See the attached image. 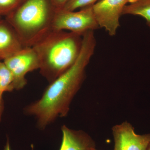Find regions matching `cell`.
Instances as JSON below:
<instances>
[{
	"instance_id": "cell-1",
	"label": "cell",
	"mask_w": 150,
	"mask_h": 150,
	"mask_svg": "<svg viewBox=\"0 0 150 150\" xmlns=\"http://www.w3.org/2000/svg\"><path fill=\"white\" fill-rule=\"evenodd\" d=\"M96 45L93 30L83 34L80 52L74 64L49 84L40 99L25 108V113L35 117L39 129L43 130L58 117L68 114L71 103L85 79L86 69Z\"/></svg>"
},
{
	"instance_id": "cell-2",
	"label": "cell",
	"mask_w": 150,
	"mask_h": 150,
	"mask_svg": "<svg viewBox=\"0 0 150 150\" xmlns=\"http://www.w3.org/2000/svg\"><path fill=\"white\" fill-rule=\"evenodd\" d=\"M82 35L52 29L32 46L40 62V73L49 83L69 69L79 55Z\"/></svg>"
},
{
	"instance_id": "cell-3",
	"label": "cell",
	"mask_w": 150,
	"mask_h": 150,
	"mask_svg": "<svg viewBox=\"0 0 150 150\" xmlns=\"http://www.w3.org/2000/svg\"><path fill=\"white\" fill-rule=\"evenodd\" d=\"M56 12L51 0H23L6 19L24 47H32L52 29Z\"/></svg>"
},
{
	"instance_id": "cell-4",
	"label": "cell",
	"mask_w": 150,
	"mask_h": 150,
	"mask_svg": "<svg viewBox=\"0 0 150 150\" xmlns=\"http://www.w3.org/2000/svg\"><path fill=\"white\" fill-rule=\"evenodd\" d=\"M99 28L92 6L78 11H56L52 25V29L68 30L81 35L89 30L94 31Z\"/></svg>"
},
{
	"instance_id": "cell-5",
	"label": "cell",
	"mask_w": 150,
	"mask_h": 150,
	"mask_svg": "<svg viewBox=\"0 0 150 150\" xmlns=\"http://www.w3.org/2000/svg\"><path fill=\"white\" fill-rule=\"evenodd\" d=\"M3 62L13 75V89L16 90L27 84L25 77L28 73L40 68L39 59L32 47H25Z\"/></svg>"
},
{
	"instance_id": "cell-6",
	"label": "cell",
	"mask_w": 150,
	"mask_h": 150,
	"mask_svg": "<svg viewBox=\"0 0 150 150\" xmlns=\"http://www.w3.org/2000/svg\"><path fill=\"white\" fill-rule=\"evenodd\" d=\"M130 0H99L92 6L94 14L100 28L110 36H114L120 26L123 9Z\"/></svg>"
},
{
	"instance_id": "cell-7",
	"label": "cell",
	"mask_w": 150,
	"mask_h": 150,
	"mask_svg": "<svg viewBox=\"0 0 150 150\" xmlns=\"http://www.w3.org/2000/svg\"><path fill=\"white\" fill-rule=\"evenodd\" d=\"M113 150H146L150 143V134L139 135L131 123L125 121L112 127Z\"/></svg>"
},
{
	"instance_id": "cell-8",
	"label": "cell",
	"mask_w": 150,
	"mask_h": 150,
	"mask_svg": "<svg viewBox=\"0 0 150 150\" xmlns=\"http://www.w3.org/2000/svg\"><path fill=\"white\" fill-rule=\"evenodd\" d=\"M62 142L59 150H96L95 141L82 130H75L62 126Z\"/></svg>"
},
{
	"instance_id": "cell-9",
	"label": "cell",
	"mask_w": 150,
	"mask_h": 150,
	"mask_svg": "<svg viewBox=\"0 0 150 150\" xmlns=\"http://www.w3.org/2000/svg\"><path fill=\"white\" fill-rule=\"evenodd\" d=\"M25 48L15 30L6 19L0 20V61Z\"/></svg>"
},
{
	"instance_id": "cell-10",
	"label": "cell",
	"mask_w": 150,
	"mask_h": 150,
	"mask_svg": "<svg viewBox=\"0 0 150 150\" xmlns=\"http://www.w3.org/2000/svg\"><path fill=\"white\" fill-rule=\"evenodd\" d=\"M123 15L142 17L150 28V0H130L123 9Z\"/></svg>"
},
{
	"instance_id": "cell-11",
	"label": "cell",
	"mask_w": 150,
	"mask_h": 150,
	"mask_svg": "<svg viewBox=\"0 0 150 150\" xmlns=\"http://www.w3.org/2000/svg\"><path fill=\"white\" fill-rule=\"evenodd\" d=\"M13 80L11 71L4 62L0 61V93L13 91Z\"/></svg>"
},
{
	"instance_id": "cell-12",
	"label": "cell",
	"mask_w": 150,
	"mask_h": 150,
	"mask_svg": "<svg viewBox=\"0 0 150 150\" xmlns=\"http://www.w3.org/2000/svg\"><path fill=\"white\" fill-rule=\"evenodd\" d=\"M99 1V0H70L60 10L75 11L78 9H81L90 6H92Z\"/></svg>"
},
{
	"instance_id": "cell-13",
	"label": "cell",
	"mask_w": 150,
	"mask_h": 150,
	"mask_svg": "<svg viewBox=\"0 0 150 150\" xmlns=\"http://www.w3.org/2000/svg\"><path fill=\"white\" fill-rule=\"evenodd\" d=\"M23 0H0V15H8L20 4Z\"/></svg>"
},
{
	"instance_id": "cell-14",
	"label": "cell",
	"mask_w": 150,
	"mask_h": 150,
	"mask_svg": "<svg viewBox=\"0 0 150 150\" xmlns=\"http://www.w3.org/2000/svg\"><path fill=\"white\" fill-rule=\"evenodd\" d=\"M69 1L70 0H51V1L56 11H57L62 9Z\"/></svg>"
},
{
	"instance_id": "cell-15",
	"label": "cell",
	"mask_w": 150,
	"mask_h": 150,
	"mask_svg": "<svg viewBox=\"0 0 150 150\" xmlns=\"http://www.w3.org/2000/svg\"><path fill=\"white\" fill-rule=\"evenodd\" d=\"M3 93H0V122L1 120L2 116L4 110V100L3 99Z\"/></svg>"
},
{
	"instance_id": "cell-16",
	"label": "cell",
	"mask_w": 150,
	"mask_h": 150,
	"mask_svg": "<svg viewBox=\"0 0 150 150\" xmlns=\"http://www.w3.org/2000/svg\"><path fill=\"white\" fill-rule=\"evenodd\" d=\"M4 150H11L10 144L9 140H8V139L7 140L6 143Z\"/></svg>"
},
{
	"instance_id": "cell-17",
	"label": "cell",
	"mask_w": 150,
	"mask_h": 150,
	"mask_svg": "<svg viewBox=\"0 0 150 150\" xmlns=\"http://www.w3.org/2000/svg\"><path fill=\"white\" fill-rule=\"evenodd\" d=\"M146 150H150V143L149 144V146H148L147 149Z\"/></svg>"
},
{
	"instance_id": "cell-18",
	"label": "cell",
	"mask_w": 150,
	"mask_h": 150,
	"mask_svg": "<svg viewBox=\"0 0 150 150\" xmlns=\"http://www.w3.org/2000/svg\"><path fill=\"white\" fill-rule=\"evenodd\" d=\"M1 16L0 15V20H1Z\"/></svg>"
},
{
	"instance_id": "cell-19",
	"label": "cell",
	"mask_w": 150,
	"mask_h": 150,
	"mask_svg": "<svg viewBox=\"0 0 150 150\" xmlns=\"http://www.w3.org/2000/svg\"><path fill=\"white\" fill-rule=\"evenodd\" d=\"M96 150H98L96 149Z\"/></svg>"
}]
</instances>
